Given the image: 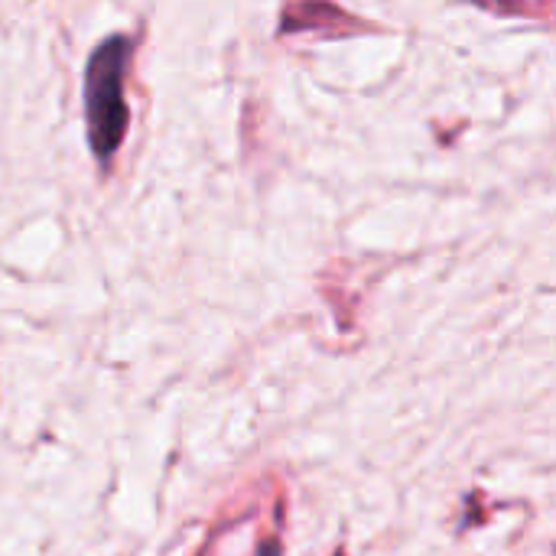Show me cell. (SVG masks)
I'll use <instances>...</instances> for the list:
<instances>
[{
  "mask_svg": "<svg viewBox=\"0 0 556 556\" xmlns=\"http://www.w3.org/2000/svg\"><path fill=\"white\" fill-rule=\"evenodd\" d=\"M130 55H134V39L117 33L108 36L85 65V124H88L91 153L98 156L101 166L111 163L130 127V111L124 94Z\"/></svg>",
  "mask_w": 556,
  "mask_h": 556,
  "instance_id": "cell-1",
  "label": "cell"
},
{
  "mask_svg": "<svg viewBox=\"0 0 556 556\" xmlns=\"http://www.w3.org/2000/svg\"><path fill=\"white\" fill-rule=\"evenodd\" d=\"M336 556H345V554H342V551H339V554H336Z\"/></svg>",
  "mask_w": 556,
  "mask_h": 556,
  "instance_id": "cell-2",
  "label": "cell"
}]
</instances>
